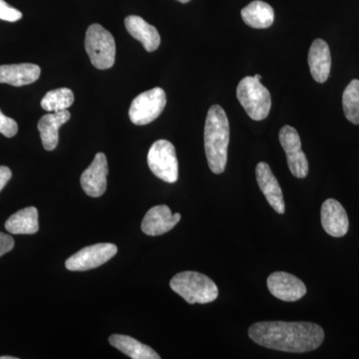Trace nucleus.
<instances>
[{
  "label": "nucleus",
  "mask_w": 359,
  "mask_h": 359,
  "mask_svg": "<svg viewBox=\"0 0 359 359\" xmlns=\"http://www.w3.org/2000/svg\"><path fill=\"white\" fill-rule=\"evenodd\" d=\"M6 229L13 235H33L39 230V211L28 207L13 214L6 223Z\"/></svg>",
  "instance_id": "6ab92c4d"
},
{
  "label": "nucleus",
  "mask_w": 359,
  "mask_h": 359,
  "mask_svg": "<svg viewBox=\"0 0 359 359\" xmlns=\"http://www.w3.org/2000/svg\"><path fill=\"white\" fill-rule=\"evenodd\" d=\"M85 49L92 65L97 69H109L115 63L114 37L100 25L89 26L85 36Z\"/></svg>",
  "instance_id": "39448f33"
},
{
  "label": "nucleus",
  "mask_w": 359,
  "mask_h": 359,
  "mask_svg": "<svg viewBox=\"0 0 359 359\" xmlns=\"http://www.w3.org/2000/svg\"><path fill=\"white\" fill-rule=\"evenodd\" d=\"M0 359H18L14 356H0Z\"/></svg>",
  "instance_id": "cd10ccee"
},
{
  "label": "nucleus",
  "mask_w": 359,
  "mask_h": 359,
  "mask_svg": "<svg viewBox=\"0 0 359 359\" xmlns=\"http://www.w3.org/2000/svg\"><path fill=\"white\" fill-rule=\"evenodd\" d=\"M280 145L287 155V165L295 178L304 179L309 174V161L302 150L301 137L294 127L285 125L280 129Z\"/></svg>",
  "instance_id": "1a4fd4ad"
},
{
  "label": "nucleus",
  "mask_w": 359,
  "mask_h": 359,
  "mask_svg": "<svg viewBox=\"0 0 359 359\" xmlns=\"http://www.w3.org/2000/svg\"><path fill=\"white\" fill-rule=\"evenodd\" d=\"M181 215L172 214L166 205H155L149 210L142 222V231L151 237L164 235L179 223Z\"/></svg>",
  "instance_id": "f8f14e48"
},
{
  "label": "nucleus",
  "mask_w": 359,
  "mask_h": 359,
  "mask_svg": "<svg viewBox=\"0 0 359 359\" xmlns=\"http://www.w3.org/2000/svg\"><path fill=\"white\" fill-rule=\"evenodd\" d=\"M252 341L266 348L285 353H304L316 351L325 340V332L313 323L262 321L249 328Z\"/></svg>",
  "instance_id": "f257e3e1"
},
{
  "label": "nucleus",
  "mask_w": 359,
  "mask_h": 359,
  "mask_svg": "<svg viewBox=\"0 0 359 359\" xmlns=\"http://www.w3.org/2000/svg\"><path fill=\"white\" fill-rule=\"evenodd\" d=\"M321 224L328 235L334 238L346 236L349 228L348 217L339 201L327 199L321 205Z\"/></svg>",
  "instance_id": "4468645a"
},
{
  "label": "nucleus",
  "mask_w": 359,
  "mask_h": 359,
  "mask_svg": "<svg viewBox=\"0 0 359 359\" xmlns=\"http://www.w3.org/2000/svg\"><path fill=\"white\" fill-rule=\"evenodd\" d=\"M111 346L132 359H160L159 354L128 335L113 334L109 337Z\"/></svg>",
  "instance_id": "412c9836"
},
{
  "label": "nucleus",
  "mask_w": 359,
  "mask_h": 359,
  "mask_svg": "<svg viewBox=\"0 0 359 359\" xmlns=\"http://www.w3.org/2000/svg\"><path fill=\"white\" fill-rule=\"evenodd\" d=\"M177 1L181 2V4H188L191 0H177Z\"/></svg>",
  "instance_id": "c85d7f7f"
},
{
  "label": "nucleus",
  "mask_w": 359,
  "mask_h": 359,
  "mask_svg": "<svg viewBox=\"0 0 359 359\" xmlns=\"http://www.w3.org/2000/svg\"><path fill=\"white\" fill-rule=\"evenodd\" d=\"M74 102V94L68 88H59L47 92L42 98L41 107L47 112L67 110Z\"/></svg>",
  "instance_id": "4be33fe9"
},
{
  "label": "nucleus",
  "mask_w": 359,
  "mask_h": 359,
  "mask_svg": "<svg viewBox=\"0 0 359 359\" xmlns=\"http://www.w3.org/2000/svg\"><path fill=\"white\" fill-rule=\"evenodd\" d=\"M237 97L247 114L255 121H262L269 114L271 97L261 80L254 76L245 77L238 85Z\"/></svg>",
  "instance_id": "20e7f679"
},
{
  "label": "nucleus",
  "mask_w": 359,
  "mask_h": 359,
  "mask_svg": "<svg viewBox=\"0 0 359 359\" xmlns=\"http://www.w3.org/2000/svg\"><path fill=\"white\" fill-rule=\"evenodd\" d=\"M255 78H257V80H261L262 79V76L261 75H259V74H256L254 76Z\"/></svg>",
  "instance_id": "c756f323"
},
{
  "label": "nucleus",
  "mask_w": 359,
  "mask_h": 359,
  "mask_svg": "<svg viewBox=\"0 0 359 359\" xmlns=\"http://www.w3.org/2000/svg\"><path fill=\"white\" fill-rule=\"evenodd\" d=\"M170 287L188 304H209L216 301L218 287L209 276L197 271L177 273L170 282Z\"/></svg>",
  "instance_id": "7ed1b4c3"
},
{
  "label": "nucleus",
  "mask_w": 359,
  "mask_h": 359,
  "mask_svg": "<svg viewBox=\"0 0 359 359\" xmlns=\"http://www.w3.org/2000/svg\"><path fill=\"white\" fill-rule=\"evenodd\" d=\"M41 69L32 63L0 66V83L20 87L34 83L40 77Z\"/></svg>",
  "instance_id": "f3484780"
},
{
  "label": "nucleus",
  "mask_w": 359,
  "mask_h": 359,
  "mask_svg": "<svg viewBox=\"0 0 359 359\" xmlns=\"http://www.w3.org/2000/svg\"><path fill=\"white\" fill-rule=\"evenodd\" d=\"M242 18L245 25L256 29H264L273 25L275 20V11L273 7L261 1L255 0L249 6L242 9Z\"/></svg>",
  "instance_id": "aec40b11"
},
{
  "label": "nucleus",
  "mask_w": 359,
  "mask_h": 359,
  "mask_svg": "<svg viewBox=\"0 0 359 359\" xmlns=\"http://www.w3.org/2000/svg\"><path fill=\"white\" fill-rule=\"evenodd\" d=\"M14 248V240L11 236L0 233V257L11 252Z\"/></svg>",
  "instance_id": "a878e982"
},
{
  "label": "nucleus",
  "mask_w": 359,
  "mask_h": 359,
  "mask_svg": "<svg viewBox=\"0 0 359 359\" xmlns=\"http://www.w3.org/2000/svg\"><path fill=\"white\" fill-rule=\"evenodd\" d=\"M11 176H13V173H11V170L8 167L0 166V192L8 183Z\"/></svg>",
  "instance_id": "bb28decb"
},
{
  "label": "nucleus",
  "mask_w": 359,
  "mask_h": 359,
  "mask_svg": "<svg viewBox=\"0 0 359 359\" xmlns=\"http://www.w3.org/2000/svg\"><path fill=\"white\" fill-rule=\"evenodd\" d=\"M256 176L259 189L268 201L269 205L278 214H285V204L282 188L269 164L264 162L259 163L256 168Z\"/></svg>",
  "instance_id": "ddd939ff"
},
{
  "label": "nucleus",
  "mask_w": 359,
  "mask_h": 359,
  "mask_svg": "<svg viewBox=\"0 0 359 359\" xmlns=\"http://www.w3.org/2000/svg\"><path fill=\"white\" fill-rule=\"evenodd\" d=\"M18 126L15 120L7 117L0 110V133L4 135L7 138H13L18 134Z\"/></svg>",
  "instance_id": "b1692460"
},
{
  "label": "nucleus",
  "mask_w": 359,
  "mask_h": 359,
  "mask_svg": "<svg viewBox=\"0 0 359 359\" xmlns=\"http://www.w3.org/2000/svg\"><path fill=\"white\" fill-rule=\"evenodd\" d=\"M108 163L103 153H98L80 179L82 189L92 198H99L107 188Z\"/></svg>",
  "instance_id": "9b49d317"
},
{
  "label": "nucleus",
  "mask_w": 359,
  "mask_h": 359,
  "mask_svg": "<svg viewBox=\"0 0 359 359\" xmlns=\"http://www.w3.org/2000/svg\"><path fill=\"white\" fill-rule=\"evenodd\" d=\"M166 104V93L160 87L143 92L132 101L129 109L130 120L138 126L147 125L162 114Z\"/></svg>",
  "instance_id": "0eeeda50"
},
{
  "label": "nucleus",
  "mask_w": 359,
  "mask_h": 359,
  "mask_svg": "<svg viewBox=\"0 0 359 359\" xmlns=\"http://www.w3.org/2000/svg\"><path fill=\"white\" fill-rule=\"evenodd\" d=\"M125 26L131 36L143 44L146 51L154 52L159 48L161 44L159 32L154 26L149 25L147 21L144 20L140 16H127L125 18Z\"/></svg>",
  "instance_id": "dca6fc26"
},
{
  "label": "nucleus",
  "mask_w": 359,
  "mask_h": 359,
  "mask_svg": "<svg viewBox=\"0 0 359 359\" xmlns=\"http://www.w3.org/2000/svg\"><path fill=\"white\" fill-rule=\"evenodd\" d=\"M308 60L311 76L318 83H325L332 68V55L325 40H314L309 48Z\"/></svg>",
  "instance_id": "2eb2a0df"
},
{
  "label": "nucleus",
  "mask_w": 359,
  "mask_h": 359,
  "mask_svg": "<svg viewBox=\"0 0 359 359\" xmlns=\"http://www.w3.org/2000/svg\"><path fill=\"white\" fill-rule=\"evenodd\" d=\"M269 292L283 302H297L306 294V287L302 280L285 271H276L268 278Z\"/></svg>",
  "instance_id": "9d476101"
},
{
  "label": "nucleus",
  "mask_w": 359,
  "mask_h": 359,
  "mask_svg": "<svg viewBox=\"0 0 359 359\" xmlns=\"http://www.w3.org/2000/svg\"><path fill=\"white\" fill-rule=\"evenodd\" d=\"M117 252L118 248L109 243L89 245L71 256L65 262V266L71 271H89L107 263Z\"/></svg>",
  "instance_id": "6e6552de"
},
{
  "label": "nucleus",
  "mask_w": 359,
  "mask_h": 359,
  "mask_svg": "<svg viewBox=\"0 0 359 359\" xmlns=\"http://www.w3.org/2000/svg\"><path fill=\"white\" fill-rule=\"evenodd\" d=\"M147 160L149 168L157 178L169 184L178 181V160L171 142L156 141L149 150Z\"/></svg>",
  "instance_id": "423d86ee"
},
{
  "label": "nucleus",
  "mask_w": 359,
  "mask_h": 359,
  "mask_svg": "<svg viewBox=\"0 0 359 359\" xmlns=\"http://www.w3.org/2000/svg\"><path fill=\"white\" fill-rule=\"evenodd\" d=\"M342 107L346 119L354 125H359V80L351 82L342 95Z\"/></svg>",
  "instance_id": "5701e85b"
},
{
  "label": "nucleus",
  "mask_w": 359,
  "mask_h": 359,
  "mask_svg": "<svg viewBox=\"0 0 359 359\" xmlns=\"http://www.w3.org/2000/svg\"><path fill=\"white\" fill-rule=\"evenodd\" d=\"M22 18V13L14 7L9 6L4 0H0V20L15 22Z\"/></svg>",
  "instance_id": "393cba45"
},
{
  "label": "nucleus",
  "mask_w": 359,
  "mask_h": 359,
  "mask_svg": "<svg viewBox=\"0 0 359 359\" xmlns=\"http://www.w3.org/2000/svg\"><path fill=\"white\" fill-rule=\"evenodd\" d=\"M69 111L53 112L44 115L39 122V130L41 137L42 145L46 151H53L57 147L59 141V128L69 121Z\"/></svg>",
  "instance_id": "a211bd4d"
},
{
  "label": "nucleus",
  "mask_w": 359,
  "mask_h": 359,
  "mask_svg": "<svg viewBox=\"0 0 359 359\" xmlns=\"http://www.w3.org/2000/svg\"><path fill=\"white\" fill-rule=\"evenodd\" d=\"M204 140L210 169L215 174L224 173L228 162L230 124L228 116L219 105H212L208 111Z\"/></svg>",
  "instance_id": "f03ea898"
}]
</instances>
